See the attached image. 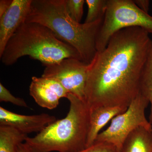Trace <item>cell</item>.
I'll use <instances>...</instances> for the list:
<instances>
[{
    "mask_svg": "<svg viewBox=\"0 0 152 152\" xmlns=\"http://www.w3.org/2000/svg\"><path fill=\"white\" fill-rule=\"evenodd\" d=\"M140 27L125 28L112 36L88 64L84 101L89 109H127L140 93L142 71L152 39Z\"/></svg>",
    "mask_w": 152,
    "mask_h": 152,
    "instance_id": "1",
    "label": "cell"
},
{
    "mask_svg": "<svg viewBox=\"0 0 152 152\" xmlns=\"http://www.w3.org/2000/svg\"><path fill=\"white\" fill-rule=\"evenodd\" d=\"M103 21L77 23L69 15L66 0H32L26 22L48 28L60 39L75 48L89 64L97 52L96 40Z\"/></svg>",
    "mask_w": 152,
    "mask_h": 152,
    "instance_id": "2",
    "label": "cell"
},
{
    "mask_svg": "<svg viewBox=\"0 0 152 152\" xmlns=\"http://www.w3.org/2000/svg\"><path fill=\"white\" fill-rule=\"evenodd\" d=\"M25 56L39 61L45 67L69 58L83 61L75 48L36 23L23 24L9 40L0 58L3 64L10 66Z\"/></svg>",
    "mask_w": 152,
    "mask_h": 152,
    "instance_id": "3",
    "label": "cell"
},
{
    "mask_svg": "<svg viewBox=\"0 0 152 152\" xmlns=\"http://www.w3.org/2000/svg\"><path fill=\"white\" fill-rule=\"evenodd\" d=\"M67 99V115L45 127L25 142L32 152H77L86 147L89 126L90 109L83 100L72 94Z\"/></svg>",
    "mask_w": 152,
    "mask_h": 152,
    "instance_id": "4",
    "label": "cell"
},
{
    "mask_svg": "<svg viewBox=\"0 0 152 152\" xmlns=\"http://www.w3.org/2000/svg\"><path fill=\"white\" fill-rule=\"evenodd\" d=\"M130 27L141 28L152 34V17L139 8L132 0H108L96 40L97 52L106 48L115 33Z\"/></svg>",
    "mask_w": 152,
    "mask_h": 152,
    "instance_id": "5",
    "label": "cell"
},
{
    "mask_svg": "<svg viewBox=\"0 0 152 152\" xmlns=\"http://www.w3.org/2000/svg\"><path fill=\"white\" fill-rule=\"evenodd\" d=\"M149 104L148 99L139 93L126 110L114 117L110 126L99 133L95 142L113 144L121 152L125 140L133 131L140 126L152 129L145 113Z\"/></svg>",
    "mask_w": 152,
    "mask_h": 152,
    "instance_id": "6",
    "label": "cell"
},
{
    "mask_svg": "<svg viewBox=\"0 0 152 152\" xmlns=\"http://www.w3.org/2000/svg\"><path fill=\"white\" fill-rule=\"evenodd\" d=\"M88 64L81 60L69 58L46 67L42 77L56 79L69 94L84 100Z\"/></svg>",
    "mask_w": 152,
    "mask_h": 152,
    "instance_id": "7",
    "label": "cell"
},
{
    "mask_svg": "<svg viewBox=\"0 0 152 152\" xmlns=\"http://www.w3.org/2000/svg\"><path fill=\"white\" fill-rule=\"evenodd\" d=\"M29 93L38 105L49 110L56 108L60 99L66 98L69 94L56 79L42 77H32Z\"/></svg>",
    "mask_w": 152,
    "mask_h": 152,
    "instance_id": "8",
    "label": "cell"
},
{
    "mask_svg": "<svg viewBox=\"0 0 152 152\" xmlns=\"http://www.w3.org/2000/svg\"><path fill=\"white\" fill-rule=\"evenodd\" d=\"M56 120L54 116L47 113L31 115H20L0 107V126L13 128L26 135L30 133L40 132Z\"/></svg>",
    "mask_w": 152,
    "mask_h": 152,
    "instance_id": "9",
    "label": "cell"
},
{
    "mask_svg": "<svg viewBox=\"0 0 152 152\" xmlns=\"http://www.w3.org/2000/svg\"><path fill=\"white\" fill-rule=\"evenodd\" d=\"M32 1L13 0L8 10L0 17V56L12 36L26 22Z\"/></svg>",
    "mask_w": 152,
    "mask_h": 152,
    "instance_id": "10",
    "label": "cell"
},
{
    "mask_svg": "<svg viewBox=\"0 0 152 152\" xmlns=\"http://www.w3.org/2000/svg\"><path fill=\"white\" fill-rule=\"evenodd\" d=\"M126 110L119 107H99L90 109L89 126L86 148L95 142L102 129L111 120Z\"/></svg>",
    "mask_w": 152,
    "mask_h": 152,
    "instance_id": "11",
    "label": "cell"
},
{
    "mask_svg": "<svg viewBox=\"0 0 152 152\" xmlns=\"http://www.w3.org/2000/svg\"><path fill=\"white\" fill-rule=\"evenodd\" d=\"M121 152H152V129L140 126L128 136Z\"/></svg>",
    "mask_w": 152,
    "mask_h": 152,
    "instance_id": "12",
    "label": "cell"
},
{
    "mask_svg": "<svg viewBox=\"0 0 152 152\" xmlns=\"http://www.w3.org/2000/svg\"><path fill=\"white\" fill-rule=\"evenodd\" d=\"M27 135L13 128L0 126V152H18V147Z\"/></svg>",
    "mask_w": 152,
    "mask_h": 152,
    "instance_id": "13",
    "label": "cell"
},
{
    "mask_svg": "<svg viewBox=\"0 0 152 152\" xmlns=\"http://www.w3.org/2000/svg\"><path fill=\"white\" fill-rule=\"evenodd\" d=\"M140 93L148 99L151 104L149 122L152 126V42L146 61L142 71Z\"/></svg>",
    "mask_w": 152,
    "mask_h": 152,
    "instance_id": "14",
    "label": "cell"
},
{
    "mask_svg": "<svg viewBox=\"0 0 152 152\" xmlns=\"http://www.w3.org/2000/svg\"><path fill=\"white\" fill-rule=\"evenodd\" d=\"M108 0H86L88 12L85 23H92L104 20Z\"/></svg>",
    "mask_w": 152,
    "mask_h": 152,
    "instance_id": "15",
    "label": "cell"
},
{
    "mask_svg": "<svg viewBox=\"0 0 152 152\" xmlns=\"http://www.w3.org/2000/svg\"><path fill=\"white\" fill-rule=\"evenodd\" d=\"M85 0H66V6L68 14L73 20L80 23L83 14Z\"/></svg>",
    "mask_w": 152,
    "mask_h": 152,
    "instance_id": "16",
    "label": "cell"
},
{
    "mask_svg": "<svg viewBox=\"0 0 152 152\" xmlns=\"http://www.w3.org/2000/svg\"><path fill=\"white\" fill-rule=\"evenodd\" d=\"M0 101L10 102L19 107H28L27 104L23 99L13 96L1 83H0Z\"/></svg>",
    "mask_w": 152,
    "mask_h": 152,
    "instance_id": "17",
    "label": "cell"
},
{
    "mask_svg": "<svg viewBox=\"0 0 152 152\" xmlns=\"http://www.w3.org/2000/svg\"><path fill=\"white\" fill-rule=\"evenodd\" d=\"M77 152H121L113 144L106 142H95L92 145Z\"/></svg>",
    "mask_w": 152,
    "mask_h": 152,
    "instance_id": "18",
    "label": "cell"
},
{
    "mask_svg": "<svg viewBox=\"0 0 152 152\" xmlns=\"http://www.w3.org/2000/svg\"><path fill=\"white\" fill-rule=\"evenodd\" d=\"M134 1L139 8L148 13L149 9V1H148V0H135V1Z\"/></svg>",
    "mask_w": 152,
    "mask_h": 152,
    "instance_id": "19",
    "label": "cell"
},
{
    "mask_svg": "<svg viewBox=\"0 0 152 152\" xmlns=\"http://www.w3.org/2000/svg\"><path fill=\"white\" fill-rule=\"evenodd\" d=\"M13 0H1L0 1V17L10 7Z\"/></svg>",
    "mask_w": 152,
    "mask_h": 152,
    "instance_id": "20",
    "label": "cell"
},
{
    "mask_svg": "<svg viewBox=\"0 0 152 152\" xmlns=\"http://www.w3.org/2000/svg\"><path fill=\"white\" fill-rule=\"evenodd\" d=\"M18 152H32L26 143H21L18 147Z\"/></svg>",
    "mask_w": 152,
    "mask_h": 152,
    "instance_id": "21",
    "label": "cell"
}]
</instances>
